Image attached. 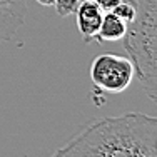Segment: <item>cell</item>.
<instances>
[{
	"instance_id": "1",
	"label": "cell",
	"mask_w": 157,
	"mask_h": 157,
	"mask_svg": "<svg viewBox=\"0 0 157 157\" xmlns=\"http://www.w3.org/2000/svg\"><path fill=\"white\" fill-rule=\"evenodd\" d=\"M50 157H157V119L140 112L100 119Z\"/></svg>"
},
{
	"instance_id": "2",
	"label": "cell",
	"mask_w": 157,
	"mask_h": 157,
	"mask_svg": "<svg viewBox=\"0 0 157 157\" xmlns=\"http://www.w3.org/2000/svg\"><path fill=\"white\" fill-rule=\"evenodd\" d=\"M136 17L127 24L124 48L144 94L157 100V0H130Z\"/></svg>"
},
{
	"instance_id": "3",
	"label": "cell",
	"mask_w": 157,
	"mask_h": 157,
	"mask_svg": "<svg viewBox=\"0 0 157 157\" xmlns=\"http://www.w3.org/2000/svg\"><path fill=\"white\" fill-rule=\"evenodd\" d=\"M134 65L129 57L115 54H102L90 65V78L97 89L109 94L124 92L134 80Z\"/></svg>"
},
{
	"instance_id": "4",
	"label": "cell",
	"mask_w": 157,
	"mask_h": 157,
	"mask_svg": "<svg viewBox=\"0 0 157 157\" xmlns=\"http://www.w3.org/2000/svg\"><path fill=\"white\" fill-rule=\"evenodd\" d=\"M75 15H77V29L80 32L84 42L89 44L92 40H95L104 17L102 9L94 0H82L75 10Z\"/></svg>"
},
{
	"instance_id": "5",
	"label": "cell",
	"mask_w": 157,
	"mask_h": 157,
	"mask_svg": "<svg viewBox=\"0 0 157 157\" xmlns=\"http://www.w3.org/2000/svg\"><path fill=\"white\" fill-rule=\"evenodd\" d=\"M25 18V0H0V39L10 40Z\"/></svg>"
},
{
	"instance_id": "6",
	"label": "cell",
	"mask_w": 157,
	"mask_h": 157,
	"mask_svg": "<svg viewBox=\"0 0 157 157\" xmlns=\"http://www.w3.org/2000/svg\"><path fill=\"white\" fill-rule=\"evenodd\" d=\"M125 29H127L125 22H122L115 13L107 12L102 17V24H100L95 40H99V42H117V40H122Z\"/></svg>"
},
{
	"instance_id": "7",
	"label": "cell",
	"mask_w": 157,
	"mask_h": 157,
	"mask_svg": "<svg viewBox=\"0 0 157 157\" xmlns=\"http://www.w3.org/2000/svg\"><path fill=\"white\" fill-rule=\"evenodd\" d=\"M110 12L115 13V15L121 18L122 22L129 24V22H132V18L136 17V7H134V3L130 2V0H127V2L122 0V2L119 3V5H115Z\"/></svg>"
},
{
	"instance_id": "8",
	"label": "cell",
	"mask_w": 157,
	"mask_h": 157,
	"mask_svg": "<svg viewBox=\"0 0 157 157\" xmlns=\"http://www.w3.org/2000/svg\"><path fill=\"white\" fill-rule=\"evenodd\" d=\"M78 3H80L78 0H55L54 7L60 17H69L72 13H75Z\"/></svg>"
},
{
	"instance_id": "9",
	"label": "cell",
	"mask_w": 157,
	"mask_h": 157,
	"mask_svg": "<svg viewBox=\"0 0 157 157\" xmlns=\"http://www.w3.org/2000/svg\"><path fill=\"white\" fill-rule=\"evenodd\" d=\"M94 2L102 9V12H110V10L114 9L115 5H119L122 0H94Z\"/></svg>"
},
{
	"instance_id": "10",
	"label": "cell",
	"mask_w": 157,
	"mask_h": 157,
	"mask_svg": "<svg viewBox=\"0 0 157 157\" xmlns=\"http://www.w3.org/2000/svg\"><path fill=\"white\" fill-rule=\"evenodd\" d=\"M35 2L40 3V5H44V7H54L55 0H35Z\"/></svg>"
},
{
	"instance_id": "11",
	"label": "cell",
	"mask_w": 157,
	"mask_h": 157,
	"mask_svg": "<svg viewBox=\"0 0 157 157\" xmlns=\"http://www.w3.org/2000/svg\"><path fill=\"white\" fill-rule=\"evenodd\" d=\"M78 2H82V0H78Z\"/></svg>"
}]
</instances>
